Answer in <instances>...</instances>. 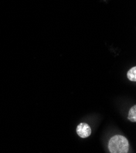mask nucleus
<instances>
[{
	"mask_svg": "<svg viewBox=\"0 0 136 153\" xmlns=\"http://www.w3.org/2000/svg\"><path fill=\"white\" fill-rule=\"evenodd\" d=\"M129 142L126 137L117 135L110 139L108 148L111 153H127L129 151Z\"/></svg>",
	"mask_w": 136,
	"mask_h": 153,
	"instance_id": "nucleus-1",
	"label": "nucleus"
},
{
	"mask_svg": "<svg viewBox=\"0 0 136 153\" xmlns=\"http://www.w3.org/2000/svg\"><path fill=\"white\" fill-rule=\"evenodd\" d=\"M77 132L81 138H87L91 134L92 131L88 125L85 123H81L77 126Z\"/></svg>",
	"mask_w": 136,
	"mask_h": 153,
	"instance_id": "nucleus-2",
	"label": "nucleus"
},
{
	"mask_svg": "<svg viewBox=\"0 0 136 153\" xmlns=\"http://www.w3.org/2000/svg\"><path fill=\"white\" fill-rule=\"evenodd\" d=\"M127 77L129 80L135 82L136 81V67H134L131 68L127 73Z\"/></svg>",
	"mask_w": 136,
	"mask_h": 153,
	"instance_id": "nucleus-3",
	"label": "nucleus"
},
{
	"mask_svg": "<svg viewBox=\"0 0 136 153\" xmlns=\"http://www.w3.org/2000/svg\"><path fill=\"white\" fill-rule=\"evenodd\" d=\"M128 120L132 122L136 121V105H134L131 108L129 112Z\"/></svg>",
	"mask_w": 136,
	"mask_h": 153,
	"instance_id": "nucleus-4",
	"label": "nucleus"
}]
</instances>
